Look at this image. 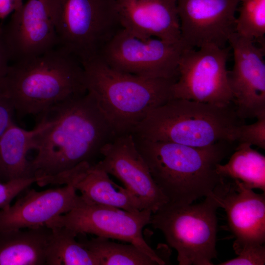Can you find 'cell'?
<instances>
[{
  "mask_svg": "<svg viewBox=\"0 0 265 265\" xmlns=\"http://www.w3.org/2000/svg\"><path fill=\"white\" fill-rule=\"evenodd\" d=\"M44 122L36 135V155L30 161L34 177L53 176L100 154L116 135L92 96L67 100L40 115Z\"/></svg>",
  "mask_w": 265,
  "mask_h": 265,
  "instance_id": "obj_1",
  "label": "cell"
},
{
  "mask_svg": "<svg viewBox=\"0 0 265 265\" xmlns=\"http://www.w3.org/2000/svg\"><path fill=\"white\" fill-rule=\"evenodd\" d=\"M0 92L20 116L40 115L87 93L84 68L74 56L58 47L10 65Z\"/></svg>",
  "mask_w": 265,
  "mask_h": 265,
  "instance_id": "obj_2",
  "label": "cell"
},
{
  "mask_svg": "<svg viewBox=\"0 0 265 265\" xmlns=\"http://www.w3.org/2000/svg\"><path fill=\"white\" fill-rule=\"evenodd\" d=\"M132 135L154 181L168 202L192 203L212 194L224 179L216 167L229 152V142L195 147Z\"/></svg>",
  "mask_w": 265,
  "mask_h": 265,
  "instance_id": "obj_3",
  "label": "cell"
},
{
  "mask_svg": "<svg viewBox=\"0 0 265 265\" xmlns=\"http://www.w3.org/2000/svg\"><path fill=\"white\" fill-rule=\"evenodd\" d=\"M82 66L87 92L116 136L132 133L151 111L173 99L175 80L123 72L110 67L99 56Z\"/></svg>",
  "mask_w": 265,
  "mask_h": 265,
  "instance_id": "obj_4",
  "label": "cell"
},
{
  "mask_svg": "<svg viewBox=\"0 0 265 265\" xmlns=\"http://www.w3.org/2000/svg\"><path fill=\"white\" fill-rule=\"evenodd\" d=\"M232 104L226 106L173 98L151 111L132 134L151 140L204 147L233 142L235 129L243 124Z\"/></svg>",
  "mask_w": 265,
  "mask_h": 265,
  "instance_id": "obj_5",
  "label": "cell"
},
{
  "mask_svg": "<svg viewBox=\"0 0 265 265\" xmlns=\"http://www.w3.org/2000/svg\"><path fill=\"white\" fill-rule=\"evenodd\" d=\"M218 208L212 194L197 204L168 202L152 214L150 224L177 251L179 265H212L217 256Z\"/></svg>",
  "mask_w": 265,
  "mask_h": 265,
  "instance_id": "obj_6",
  "label": "cell"
},
{
  "mask_svg": "<svg viewBox=\"0 0 265 265\" xmlns=\"http://www.w3.org/2000/svg\"><path fill=\"white\" fill-rule=\"evenodd\" d=\"M58 46L82 64L100 56L123 28L114 0H58Z\"/></svg>",
  "mask_w": 265,
  "mask_h": 265,
  "instance_id": "obj_7",
  "label": "cell"
},
{
  "mask_svg": "<svg viewBox=\"0 0 265 265\" xmlns=\"http://www.w3.org/2000/svg\"><path fill=\"white\" fill-rule=\"evenodd\" d=\"M152 214L148 210L130 212L87 202L81 198L75 208L53 219L46 226L49 228L64 227L77 236L91 234L98 237L127 242L137 246L158 265H166V262L148 245L143 237L142 230L150 224Z\"/></svg>",
  "mask_w": 265,
  "mask_h": 265,
  "instance_id": "obj_8",
  "label": "cell"
},
{
  "mask_svg": "<svg viewBox=\"0 0 265 265\" xmlns=\"http://www.w3.org/2000/svg\"><path fill=\"white\" fill-rule=\"evenodd\" d=\"M229 49L206 45L184 48L178 75L172 86L173 98L184 99L226 106L233 98L228 80Z\"/></svg>",
  "mask_w": 265,
  "mask_h": 265,
  "instance_id": "obj_9",
  "label": "cell"
},
{
  "mask_svg": "<svg viewBox=\"0 0 265 265\" xmlns=\"http://www.w3.org/2000/svg\"><path fill=\"white\" fill-rule=\"evenodd\" d=\"M184 48L181 41L142 39L122 28L106 45L99 57L110 67L123 72L176 81Z\"/></svg>",
  "mask_w": 265,
  "mask_h": 265,
  "instance_id": "obj_10",
  "label": "cell"
},
{
  "mask_svg": "<svg viewBox=\"0 0 265 265\" xmlns=\"http://www.w3.org/2000/svg\"><path fill=\"white\" fill-rule=\"evenodd\" d=\"M58 0H27L2 26L11 60L42 54L58 46L55 16Z\"/></svg>",
  "mask_w": 265,
  "mask_h": 265,
  "instance_id": "obj_11",
  "label": "cell"
},
{
  "mask_svg": "<svg viewBox=\"0 0 265 265\" xmlns=\"http://www.w3.org/2000/svg\"><path fill=\"white\" fill-rule=\"evenodd\" d=\"M228 43L234 64L228 80L238 116L243 120L265 115V47L236 32Z\"/></svg>",
  "mask_w": 265,
  "mask_h": 265,
  "instance_id": "obj_12",
  "label": "cell"
},
{
  "mask_svg": "<svg viewBox=\"0 0 265 265\" xmlns=\"http://www.w3.org/2000/svg\"><path fill=\"white\" fill-rule=\"evenodd\" d=\"M240 0H177L181 41L185 48L225 47L235 32Z\"/></svg>",
  "mask_w": 265,
  "mask_h": 265,
  "instance_id": "obj_13",
  "label": "cell"
},
{
  "mask_svg": "<svg viewBox=\"0 0 265 265\" xmlns=\"http://www.w3.org/2000/svg\"><path fill=\"white\" fill-rule=\"evenodd\" d=\"M97 165L121 181L142 202L144 209L156 212L168 199L154 181L138 151L132 133L116 136L100 151Z\"/></svg>",
  "mask_w": 265,
  "mask_h": 265,
  "instance_id": "obj_14",
  "label": "cell"
},
{
  "mask_svg": "<svg viewBox=\"0 0 265 265\" xmlns=\"http://www.w3.org/2000/svg\"><path fill=\"white\" fill-rule=\"evenodd\" d=\"M231 181L224 179L212 195L226 213L237 253L246 245L265 242V193H256L239 181Z\"/></svg>",
  "mask_w": 265,
  "mask_h": 265,
  "instance_id": "obj_15",
  "label": "cell"
},
{
  "mask_svg": "<svg viewBox=\"0 0 265 265\" xmlns=\"http://www.w3.org/2000/svg\"><path fill=\"white\" fill-rule=\"evenodd\" d=\"M81 200L76 189L70 185L43 191L28 190L13 205L0 210V232L46 226Z\"/></svg>",
  "mask_w": 265,
  "mask_h": 265,
  "instance_id": "obj_16",
  "label": "cell"
},
{
  "mask_svg": "<svg viewBox=\"0 0 265 265\" xmlns=\"http://www.w3.org/2000/svg\"><path fill=\"white\" fill-rule=\"evenodd\" d=\"M121 25L142 39L181 41L177 0H114Z\"/></svg>",
  "mask_w": 265,
  "mask_h": 265,
  "instance_id": "obj_17",
  "label": "cell"
},
{
  "mask_svg": "<svg viewBox=\"0 0 265 265\" xmlns=\"http://www.w3.org/2000/svg\"><path fill=\"white\" fill-rule=\"evenodd\" d=\"M52 185H70L80 192L85 201L130 212L144 210L141 201L125 187L117 185L97 164L83 162L73 168L53 176Z\"/></svg>",
  "mask_w": 265,
  "mask_h": 265,
  "instance_id": "obj_18",
  "label": "cell"
},
{
  "mask_svg": "<svg viewBox=\"0 0 265 265\" xmlns=\"http://www.w3.org/2000/svg\"><path fill=\"white\" fill-rule=\"evenodd\" d=\"M52 232L45 225L0 232V265H46Z\"/></svg>",
  "mask_w": 265,
  "mask_h": 265,
  "instance_id": "obj_19",
  "label": "cell"
},
{
  "mask_svg": "<svg viewBox=\"0 0 265 265\" xmlns=\"http://www.w3.org/2000/svg\"><path fill=\"white\" fill-rule=\"evenodd\" d=\"M44 125L40 121L31 130L24 129L12 123L0 137V181L34 177L28 153L34 149L36 135Z\"/></svg>",
  "mask_w": 265,
  "mask_h": 265,
  "instance_id": "obj_20",
  "label": "cell"
},
{
  "mask_svg": "<svg viewBox=\"0 0 265 265\" xmlns=\"http://www.w3.org/2000/svg\"><path fill=\"white\" fill-rule=\"evenodd\" d=\"M216 170L223 179L237 180L250 189L265 191V157L246 143H238L228 162Z\"/></svg>",
  "mask_w": 265,
  "mask_h": 265,
  "instance_id": "obj_21",
  "label": "cell"
},
{
  "mask_svg": "<svg viewBox=\"0 0 265 265\" xmlns=\"http://www.w3.org/2000/svg\"><path fill=\"white\" fill-rule=\"evenodd\" d=\"M52 235L46 265H99L95 255L64 227L50 228Z\"/></svg>",
  "mask_w": 265,
  "mask_h": 265,
  "instance_id": "obj_22",
  "label": "cell"
},
{
  "mask_svg": "<svg viewBox=\"0 0 265 265\" xmlns=\"http://www.w3.org/2000/svg\"><path fill=\"white\" fill-rule=\"evenodd\" d=\"M97 259L99 265H158L135 245L98 237L79 241Z\"/></svg>",
  "mask_w": 265,
  "mask_h": 265,
  "instance_id": "obj_23",
  "label": "cell"
},
{
  "mask_svg": "<svg viewBox=\"0 0 265 265\" xmlns=\"http://www.w3.org/2000/svg\"><path fill=\"white\" fill-rule=\"evenodd\" d=\"M235 32L265 47V0H240Z\"/></svg>",
  "mask_w": 265,
  "mask_h": 265,
  "instance_id": "obj_24",
  "label": "cell"
},
{
  "mask_svg": "<svg viewBox=\"0 0 265 265\" xmlns=\"http://www.w3.org/2000/svg\"><path fill=\"white\" fill-rule=\"evenodd\" d=\"M257 121L249 125L238 126L233 133V141L246 143L265 149V115L260 116Z\"/></svg>",
  "mask_w": 265,
  "mask_h": 265,
  "instance_id": "obj_25",
  "label": "cell"
},
{
  "mask_svg": "<svg viewBox=\"0 0 265 265\" xmlns=\"http://www.w3.org/2000/svg\"><path fill=\"white\" fill-rule=\"evenodd\" d=\"M41 178L30 177L13 180L6 182L0 181V210L10 205L12 200L33 183L37 184Z\"/></svg>",
  "mask_w": 265,
  "mask_h": 265,
  "instance_id": "obj_26",
  "label": "cell"
},
{
  "mask_svg": "<svg viewBox=\"0 0 265 265\" xmlns=\"http://www.w3.org/2000/svg\"><path fill=\"white\" fill-rule=\"evenodd\" d=\"M237 257L222 262L219 265H264L265 247L263 244L246 245L238 251Z\"/></svg>",
  "mask_w": 265,
  "mask_h": 265,
  "instance_id": "obj_27",
  "label": "cell"
},
{
  "mask_svg": "<svg viewBox=\"0 0 265 265\" xmlns=\"http://www.w3.org/2000/svg\"><path fill=\"white\" fill-rule=\"evenodd\" d=\"M14 108L8 98L0 92V137L14 122Z\"/></svg>",
  "mask_w": 265,
  "mask_h": 265,
  "instance_id": "obj_28",
  "label": "cell"
},
{
  "mask_svg": "<svg viewBox=\"0 0 265 265\" xmlns=\"http://www.w3.org/2000/svg\"><path fill=\"white\" fill-rule=\"evenodd\" d=\"M11 57L5 42L2 26H0V85L10 65Z\"/></svg>",
  "mask_w": 265,
  "mask_h": 265,
  "instance_id": "obj_29",
  "label": "cell"
},
{
  "mask_svg": "<svg viewBox=\"0 0 265 265\" xmlns=\"http://www.w3.org/2000/svg\"><path fill=\"white\" fill-rule=\"evenodd\" d=\"M23 4V0H0V19H4Z\"/></svg>",
  "mask_w": 265,
  "mask_h": 265,
  "instance_id": "obj_30",
  "label": "cell"
}]
</instances>
